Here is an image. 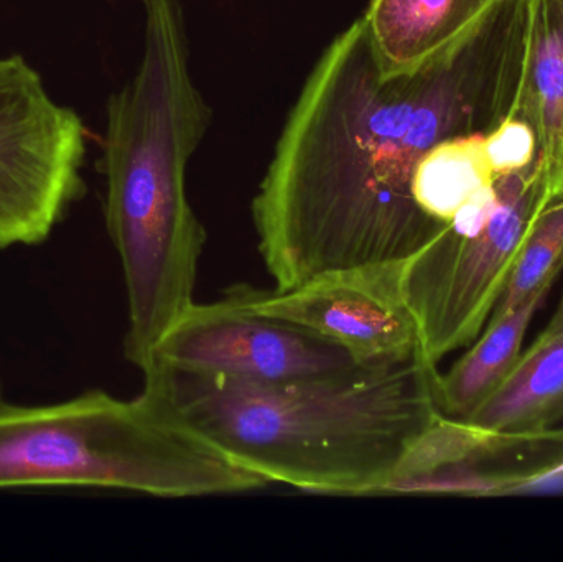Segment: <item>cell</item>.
Instances as JSON below:
<instances>
[{
  "label": "cell",
  "mask_w": 563,
  "mask_h": 562,
  "mask_svg": "<svg viewBox=\"0 0 563 562\" xmlns=\"http://www.w3.org/2000/svg\"><path fill=\"white\" fill-rule=\"evenodd\" d=\"M529 0H495L420 71L383 78L363 16L311 69L253 201L260 253L276 289L330 271L407 263L442 228L412 195L439 142L489 134L515 115Z\"/></svg>",
  "instance_id": "6da1fadb"
},
{
  "label": "cell",
  "mask_w": 563,
  "mask_h": 562,
  "mask_svg": "<svg viewBox=\"0 0 563 562\" xmlns=\"http://www.w3.org/2000/svg\"><path fill=\"white\" fill-rule=\"evenodd\" d=\"M144 389L267 482L321 495H386L410 445L440 418L422 352L338 375L260 383L161 362Z\"/></svg>",
  "instance_id": "7a4b0ae2"
},
{
  "label": "cell",
  "mask_w": 563,
  "mask_h": 562,
  "mask_svg": "<svg viewBox=\"0 0 563 562\" xmlns=\"http://www.w3.org/2000/svg\"><path fill=\"white\" fill-rule=\"evenodd\" d=\"M144 12L141 62L109 98L101 158L106 230L128 299L124 356L141 372L195 304L207 231L188 198L187 168L211 121L180 0H144Z\"/></svg>",
  "instance_id": "3957f363"
},
{
  "label": "cell",
  "mask_w": 563,
  "mask_h": 562,
  "mask_svg": "<svg viewBox=\"0 0 563 562\" xmlns=\"http://www.w3.org/2000/svg\"><path fill=\"white\" fill-rule=\"evenodd\" d=\"M269 482L175 418L147 389H88L63 401L0 399V491H114L187 498Z\"/></svg>",
  "instance_id": "277c9868"
},
{
  "label": "cell",
  "mask_w": 563,
  "mask_h": 562,
  "mask_svg": "<svg viewBox=\"0 0 563 562\" xmlns=\"http://www.w3.org/2000/svg\"><path fill=\"white\" fill-rule=\"evenodd\" d=\"M495 184L498 205L485 227L473 233L446 227L404 267V290L419 326L420 352L432 365L478 339L526 236L549 207L539 155L525 170L503 175Z\"/></svg>",
  "instance_id": "5b68a950"
},
{
  "label": "cell",
  "mask_w": 563,
  "mask_h": 562,
  "mask_svg": "<svg viewBox=\"0 0 563 562\" xmlns=\"http://www.w3.org/2000/svg\"><path fill=\"white\" fill-rule=\"evenodd\" d=\"M86 128L23 56L0 58V251L46 243L85 197Z\"/></svg>",
  "instance_id": "8992f818"
},
{
  "label": "cell",
  "mask_w": 563,
  "mask_h": 562,
  "mask_svg": "<svg viewBox=\"0 0 563 562\" xmlns=\"http://www.w3.org/2000/svg\"><path fill=\"white\" fill-rule=\"evenodd\" d=\"M406 263L367 264L318 274L291 289L231 287L251 312L285 320L344 346L360 365L409 359L420 333L404 290Z\"/></svg>",
  "instance_id": "52a82bcc"
},
{
  "label": "cell",
  "mask_w": 563,
  "mask_h": 562,
  "mask_svg": "<svg viewBox=\"0 0 563 562\" xmlns=\"http://www.w3.org/2000/svg\"><path fill=\"white\" fill-rule=\"evenodd\" d=\"M154 362L260 383L338 375L361 366L333 340L251 312L228 296L195 302L158 343Z\"/></svg>",
  "instance_id": "ba28073f"
},
{
  "label": "cell",
  "mask_w": 563,
  "mask_h": 562,
  "mask_svg": "<svg viewBox=\"0 0 563 562\" xmlns=\"http://www.w3.org/2000/svg\"><path fill=\"white\" fill-rule=\"evenodd\" d=\"M495 0H371L364 12L383 78L420 71L455 45Z\"/></svg>",
  "instance_id": "9c48e42d"
},
{
  "label": "cell",
  "mask_w": 563,
  "mask_h": 562,
  "mask_svg": "<svg viewBox=\"0 0 563 562\" xmlns=\"http://www.w3.org/2000/svg\"><path fill=\"white\" fill-rule=\"evenodd\" d=\"M515 115L534 131L549 205L563 200V0H529L528 49Z\"/></svg>",
  "instance_id": "30bf717a"
},
{
  "label": "cell",
  "mask_w": 563,
  "mask_h": 562,
  "mask_svg": "<svg viewBox=\"0 0 563 562\" xmlns=\"http://www.w3.org/2000/svg\"><path fill=\"white\" fill-rule=\"evenodd\" d=\"M462 421L492 436L538 434L563 425V332L536 339L505 383Z\"/></svg>",
  "instance_id": "8fae6325"
},
{
  "label": "cell",
  "mask_w": 563,
  "mask_h": 562,
  "mask_svg": "<svg viewBox=\"0 0 563 562\" xmlns=\"http://www.w3.org/2000/svg\"><path fill=\"white\" fill-rule=\"evenodd\" d=\"M549 290L536 294L511 312L493 317L475 345L446 373L437 376V406L445 418L465 419L508 378L522 355V342Z\"/></svg>",
  "instance_id": "7c38bea8"
},
{
  "label": "cell",
  "mask_w": 563,
  "mask_h": 562,
  "mask_svg": "<svg viewBox=\"0 0 563 562\" xmlns=\"http://www.w3.org/2000/svg\"><path fill=\"white\" fill-rule=\"evenodd\" d=\"M485 135H459L433 145L416 167L412 195L427 220L445 230L482 188L495 184Z\"/></svg>",
  "instance_id": "4fadbf2b"
},
{
  "label": "cell",
  "mask_w": 563,
  "mask_h": 562,
  "mask_svg": "<svg viewBox=\"0 0 563 562\" xmlns=\"http://www.w3.org/2000/svg\"><path fill=\"white\" fill-rule=\"evenodd\" d=\"M562 269L563 200L544 208L532 224L489 319L518 309L542 290H551Z\"/></svg>",
  "instance_id": "5bb4252c"
},
{
  "label": "cell",
  "mask_w": 563,
  "mask_h": 562,
  "mask_svg": "<svg viewBox=\"0 0 563 562\" xmlns=\"http://www.w3.org/2000/svg\"><path fill=\"white\" fill-rule=\"evenodd\" d=\"M485 147L495 178L525 170L538 158L534 131L518 115H511L486 134Z\"/></svg>",
  "instance_id": "9a60e30c"
},
{
  "label": "cell",
  "mask_w": 563,
  "mask_h": 562,
  "mask_svg": "<svg viewBox=\"0 0 563 562\" xmlns=\"http://www.w3.org/2000/svg\"><path fill=\"white\" fill-rule=\"evenodd\" d=\"M561 332H563V297L561 304H559L558 310H555L554 317L549 320L548 327L542 330L538 339H549V337L558 335V333Z\"/></svg>",
  "instance_id": "2e32d148"
},
{
  "label": "cell",
  "mask_w": 563,
  "mask_h": 562,
  "mask_svg": "<svg viewBox=\"0 0 563 562\" xmlns=\"http://www.w3.org/2000/svg\"><path fill=\"white\" fill-rule=\"evenodd\" d=\"M0 398H3V383H2V378H0Z\"/></svg>",
  "instance_id": "e0dca14e"
}]
</instances>
